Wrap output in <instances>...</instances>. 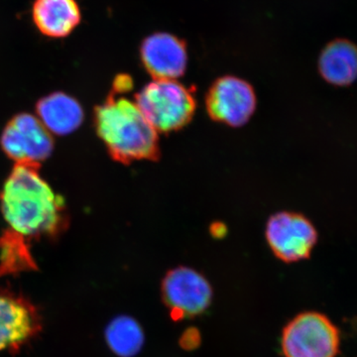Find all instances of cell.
<instances>
[{
  "label": "cell",
  "mask_w": 357,
  "mask_h": 357,
  "mask_svg": "<svg viewBox=\"0 0 357 357\" xmlns=\"http://www.w3.org/2000/svg\"><path fill=\"white\" fill-rule=\"evenodd\" d=\"M39 167L16 164L0 192L8 229L26 241L54 238L68 225L64 199L40 175Z\"/></svg>",
  "instance_id": "cell-1"
},
{
  "label": "cell",
  "mask_w": 357,
  "mask_h": 357,
  "mask_svg": "<svg viewBox=\"0 0 357 357\" xmlns=\"http://www.w3.org/2000/svg\"><path fill=\"white\" fill-rule=\"evenodd\" d=\"M98 135L112 159L123 164L160 157L158 132L135 102L112 93L95 112Z\"/></svg>",
  "instance_id": "cell-2"
},
{
  "label": "cell",
  "mask_w": 357,
  "mask_h": 357,
  "mask_svg": "<svg viewBox=\"0 0 357 357\" xmlns=\"http://www.w3.org/2000/svg\"><path fill=\"white\" fill-rule=\"evenodd\" d=\"M135 103L157 132H173L190 123L196 100L176 79H154L135 96Z\"/></svg>",
  "instance_id": "cell-3"
},
{
  "label": "cell",
  "mask_w": 357,
  "mask_h": 357,
  "mask_svg": "<svg viewBox=\"0 0 357 357\" xmlns=\"http://www.w3.org/2000/svg\"><path fill=\"white\" fill-rule=\"evenodd\" d=\"M340 335L325 314L305 312L284 328L281 349L285 357H337Z\"/></svg>",
  "instance_id": "cell-4"
},
{
  "label": "cell",
  "mask_w": 357,
  "mask_h": 357,
  "mask_svg": "<svg viewBox=\"0 0 357 357\" xmlns=\"http://www.w3.org/2000/svg\"><path fill=\"white\" fill-rule=\"evenodd\" d=\"M161 294L175 321L201 316L213 301L210 282L196 270L185 266L167 272L162 281Z\"/></svg>",
  "instance_id": "cell-5"
},
{
  "label": "cell",
  "mask_w": 357,
  "mask_h": 357,
  "mask_svg": "<svg viewBox=\"0 0 357 357\" xmlns=\"http://www.w3.org/2000/svg\"><path fill=\"white\" fill-rule=\"evenodd\" d=\"M265 234L272 252L286 263L307 259L318 241L312 223L304 215L290 211L272 215Z\"/></svg>",
  "instance_id": "cell-6"
},
{
  "label": "cell",
  "mask_w": 357,
  "mask_h": 357,
  "mask_svg": "<svg viewBox=\"0 0 357 357\" xmlns=\"http://www.w3.org/2000/svg\"><path fill=\"white\" fill-rule=\"evenodd\" d=\"M4 153L16 164L40 166L53 152L54 141L38 117L15 115L7 123L0 138Z\"/></svg>",
  "instance_id": "cell-7"
},
{
  "label": "cell",
  "mask_w": 357,
  "mask_h": 357,
  "mask_svg": "<svg viewBox=\"0 0 357 357\" xmlns=\"http://www.w3.org/2000/svg\"><path fill=\"white\" fill-rule=\"evenodd\" d=\"M206 107L213 121L241 128L255 114V93L248 82L239 77H222L208 89Z\"/></svg>",
  "instance_id": "cell-8"
},
{
  "label": "cell",
  "mask_w": 357,
  "mask_h": 357,
  "mask_svg": "<svg viewBox=\"0 0 357 357\" xmlns=\"http://www.w3.org/2000/svg\"><path fill=\"white\" fill-rule=\"evenodd\" d=\"M141 60L154 79H175L184 75L188 54L182 40L167 33H155L143 41Z\"/></svg>",
  "instance_id": "cell-9"
},
{
  "label": "cell",
  "mask_w": 357,
  "mask_h": 357,
  "mask_svg": "<svg viewBox=\"0 0 357 357\" xmlns=\"http://www.w3.org/2000/svg\"><path fill=\"white\" fill-rule=\"evenodd\" d=\"M39 331L38 312L29 302L0 292V351L20 349Z\"/></svg>",
  "instance_id": "cell-10"
},
{
  "label": "cell",
  "mask_w": 357,
  "mask_h": 357,
  "mask_svg": "<svg viewBox=\"0 0 357 357\" xmlns=\"http://www.w3.org/2000/svg\"><path fill=\"white\" fill-rule=\"evenodd\" d=\"M32 17L45 36L64 38L81 23L82 14L76 0H35Z\"/></svg>",
  "instance_id": "cell-11"
},
{
  "label": "cell",
  "mask_w": 357,
  "mask_h": 357,
  "mask_svg": "<svg viewBox=\"0 0 357 357\" xmlns=\"http://www.w3.org/2000/svg\"><path fill=\"white\" fill-rule=\"evenodd\" d=\"M39 121L50 133L68 135L81 126L84 110L76 98L64 93H54L37 103Z\"/></svg>",
  "instance_id": "cell-12"
},
{
  "label": "cell",
  "mask_w": 357,
  "mask_h": 357,
  "mask_svg": "<svg viewBox=\"0 0 357 357\" xmlns=\"http://www.w3.org/2000/svg\"><path fill=\"white\" fill-rule=\"evenodd\" d=\"M319 74L337 86H347L357 79V46L338 39L326 45L319 59Z\"/></svg>",
  "instance_id": "cell-13"
},
{
  "label": "cell",
  "mask_w": 357,
  "mask_h": 357,
  "mask_svg": "<svg viewBox=\"0 0 357 357\" xmlns=\"http://www.w3.org/2000/svg\"><path fill=\"white\" fill-rule=\"evenodd\" d=\"M105 340L109 349L119 357L137 356L144 345V333L136 319L117 317L105 328Z\"/></svg>",
  "instance_id": "cell-14"
},
{
  "label": "cell",
  "mask_w": 357,
  "mask_h": 357,
  "mask_svg": "<svg viewBox=\"0 0 357 357\" xmlns=\"http://www.w3.org/2000/svg\"><path fill=\"white\" fill-rule=\"evenodd\" d=\"M36 269L25 238L9 229L0 236V275Z\"/></svg>",
  "instance_id": "cell-15"
},
{
  "label": "cell",
  "mask_w": 357,
  "mask_h": 357,
  "mask_svg": "<svg viewBox=\"0 0 357 357\" xmlns=\"http://www.w3.org/2000/svg\"><path fill=\"white\" fill-rule=\"evenodd\" d=\"M132 88V79L126 75H121L115 79L114 83V91L112 93L116 95L126 93L129 89Z\"/></svg>",
  "instance_id": "cell-16"
},
{
  "label": "cell",
  "mask_w": 357,
  "mask_h": 357,
  "mask_svg": "<svg viewBox=\"0 0 357 357\" xmlns=\"http://www.w3.org/2000/svg\"><path fill=\"white\" fill-rule=\"evenodd\" d=\"M199 342V335L198 332H194L192 330L187 331L181 338V344L184 349H190L198 347Z\"/></svg>",
  "instance_id": "cell-17"
}]
</instances>
